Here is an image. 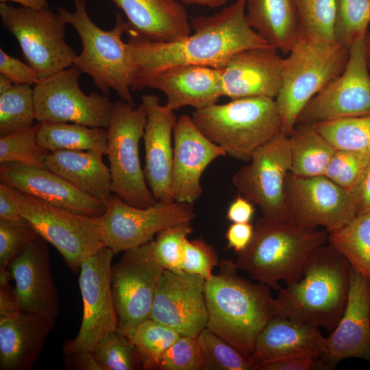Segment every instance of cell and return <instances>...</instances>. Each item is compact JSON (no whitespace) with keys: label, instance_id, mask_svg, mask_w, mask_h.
I'll return each instance as SVG.
<instances>
[{"label":"cell","instance_id":"6da1fadb","mask_svg":"<svg viewBox=\"0 0 370 370\" xmlns=\"http://www.w3.org/2000/svg\"><path fill=\"white\" fill-rule=\"evenodd\" d=\"M246 2L235 0L213 15L193 18L194 33L178 40H151L130 28L126 42L133 67L132 91L148 87L158 73L170 67L199 64L222 69L238 51L270 47L249 25Z\"/></svg>","mask_w":370,"mask_h":370},{"label":"cell","instance_id":"7a4b0ae2","mask_svg":"<svg viewBox=\"0 0 370 370\" xmlns=\"http://www.w3.org/2000/svg\"><path fill=\"white\" fill-rule=\"evenodd\" d=\"M350 268L346 258L329 243L316 248L308 256L301 278L281 288L273 299V316L331 332L345 308Z\"/></svg>","mask_w":370,"mask_h":370},{"label":"cell","instance_id":"3957f363","mask_svg":"<svg viewBox=\"0 0 370 370\" xmlns=\"http://www.w3.org/2000/svg\"><path fill=\"white\" fill-rule=\"evenodd\" d=\"M232 259H222L217 274L206 280V328L250 358L255 341L273 317L269 286L237 273Z\"/></svg>","mask_w":370,"mask_h":370},{"label":"cell","instance_id":"277c9868","mask_svg":"<svg viewBox=\"0 0 370 370\" xmlns=\"http://www.w3.org/2000/svg\"><path fill=\"white\" fill-rule=\"evenodd\" d=\"M328 234L325 230L262 217L254 225L249 244L237 254L234 262L254 280L278 291L282 288L279 281L289 284L301 278L308 256L325 244Z\"/></svg>","mask_w":370,"mask_h":370},{"label":"cell","instance_id":"5b68a950","mask_svg":"<svg viewBox=\"0 0 370 370\" xmlns=\"http://www.w3.org/2000/svg\"><path fill=\"white\" fill-rule=\"evenodd\" d=\"M74 10L64 7L56 8L63 20L76 30L81 40L82 50L77 55L73 65L92 79L95 86L105 95L112 89L120 99L136 106L131 93L133 73L127 42L122 36L130 25L123 16L116 14L114 27L104 30L92 20L86 0H73Z\"/></svg>","mask_w":370,"mask_h":370},{"label":"cell","instance_id":"8992f818","mask_svg":"<svg viewBox=\"0 0 370 370\" xmlns=\"http://www.w3.org/2000/svg\"><path fill=\"white\" fill-rule=\"evenodd\" d=\"M192 119L199 130L230 157L249 161L258 148L282 131L275 99L265 97L232 99L195 110Z\"/></svg>","mask_w":370,"mask_h":370},{"label":"cell","instance_id":"52a82bcc","mask_svg":"<svg viewBox=\"0 0 370 370\" xmlns=\"http://www.w3.org/2000/svg\"><path fill=\"white\" fill-rule=\"evenodd\" d=\"M349 50L334 40L301 35L284 58L282 85L275 98L286 136L307 103L344 71Z\"/></svg>","mask_w":370,"mask_h":370},{"label":"cell","instance_id":"ba28073f","mask_svg":"<svg viewBox=\"0 0 370 370\" xmlns=\"http://www.w3.org/2000/svg\"><path fill=\"white\" fill-rule=\"evenodd\" d=\"M147 121V110L142 102L136 107L119 99L113 102L107 129L106 156L110 163L112 193L141 208L157 202L147 186L139 157V143Z\"/></svg>","mask_w":370,"mask_h":370},{"label":"cell","instance_id":"9c48e42d","mask_svg":"<svg viewBox=\"0 0 370 370\" xmlns=\"http://www.w3.org/2000/svg\"><path fill=\"white\" fill-rule=\"evenodd\" d=\"M0 17L41 80L73 65L77 55L65 40L67 24L58 12L0 3Z\"/></svg>","mask_w":370,"mask_h":370},{"label":"cell","instance_id":"30bf717a","mask_svg":"<svg viewBox=\"0 0 370 370\" xmlns=\"http://www.w3.org/2000/svg\"><path fill=\"white\" fill-rule=\"evenodd\" d=\"M21 216L62 255L73 273L105 245L99 218L73 213L17 190Z\"/></svg>","mask_w":370,"mask_h":370},{"label":"cell","instance_id":"8fae6325","mask_svg":"<svg viewBox=\"0 0 370 370\" xmlns=\"http://www.w3.org/2000/svg\"><path fill=\"white\" fill-rule=\"evenodd\" d=\"M164 271L153 256L151 241L124 251L119 261L112 265L110 285L119 334L130 338L136 328L150 318Z\"/></svg>","mask_w":370,"mask_h":370},{"label":"cell","instance_id":"7c38bea8","mask_svg":"<svg viewBox=\"0 0 370 370\" xmlns=\"http://www.w3.org/2000/svg\"><path fill=\"white\" fill-rule=\"evenodd\" d=\"M196 217L193 204L157 201L147 208L134 207L112 195L105 213L99 218L105 246L115 254L146 244L162 230L191 222Z\"/></svg>","mask_w":370,"mask_h":370},{"label":"cell","instance_id":"4fadbf2b","mask_svg":"<svg viewBox=\"0 0 370 370\" xmlns=\"http://www.w3.org/2000/svg\"><path fill=\"white\" fill-rule=\"evenodd\" d=\"M82 72L74 66L63 69L34 86L36 120L39 123H74L108 129L113 102L108 95H86L79 79Z\"/></svg>","mask_w":370,"mask_h":370},{"label":"cell","instance_id":"5bb4252c","mask_svg":"<svg viewBox=\"0 0 370 370\" xmlns=\"http://www.w3.org/2000/svg\"><path fill=\"white\" fill-rule=\"evenodd\" d=\"M286 221L328 232L342 227L356 215L353 194L325 175L304 177L289 172L284 184Z\"/></svg>","mask_w":370,"mask_h":370},{"label":"cell","instance_id":"9a60e30c","mask_svg":"<svg viewBox=\"0 0 370 370\" xmlns=\"http://www.w3.org/2000/svg\"><path fill=\"white\" fill-rule=\"evenodd\" d=\"M114 254L104 246L81 264L79 286L83 302L82 319L76 336L64 343V356L92 352L108 332L116 330L118 320L110 285Z\"/></svg>","mask_w":370,"mask_h":370},{"label":"cell","instance_id":"2e32d148","mask_svg":"<svg viewBox=\"0 0 370 370\" xmlns=\"http://www.w3.org/2000/svg\"><path fill=\"white\" fill-rule=\"evenodd\" d=\"M232 182L238 194L256 205L262 217L286 221L284 184L291 169L288 136L280 132L252 153Z\"/></svg>","mask_w":370,"mask_h":370},{"label":"cell","instance_id":"e0dca14e","mask_svg":"<svg viewBox=\"0 0 370 370\" xmlns=\"http://www.w3.org/2000/svg\"><path fill=\"white\" fill-rule=\"evenodd\" d=\"M365 39L360 38L351 46L343 72L307 103L296 124L314 125L370 114V75Z\"/></svg>","mask_w":370,"mask_h":370},{"label":"cell","instance_id":"ac0fdd59","mask_svg":"<svg viewBox=\"0 0 370 370\" xmlns=\"http://www.w3.org/2000/svg\"><path fill=\"white\" fill-rule=\"evenodd\" d=\"M206 280L184 271H163L158 281L150 318L182 336L197 337L207 326Z\"/></svg>","mask_w":370,"mask_h":370},{"label":"cell","instance_id":"d6986e66","mask_svg":"<svg viewBox=\"0 0 370 370\" xmlns=\"http://www.w3.org/2000/svg\"><path fill=\"white\" fill-rule=\"evenodd\" d=\"M319 358L325 370L349 358L370 362V280L352 267L345 308L330 335L322 337Z\"/></svg>","mask_w":370,"mask_h":370},{"label":"cell","instance_id":"ffe728a7","mask_svg":"<svg viewBox=\"0 0 370 370\" xmlns=\"http://www.w3.org/2000/svg\"><path fill=\"white\" fill-rule=\"evenodd\" d=\"M172 193L174 201L193 204L202 195L201 177L215 159L226 156L206 137L192 117L181 115L173 129Z\"/></svg>","mask_w":370,"mask_h":370},{"label":"cell","instance_id":"44dd1931","mask_svg":"<svg viewBox=\"0 0 370 370\" xmlns=\"http://www.w3.org/2000/svg\"><path fill=\"white\" fill-rule=\"evenodd\" d=\"M0 180L18 191L73 213L99 218L108 204L90 197L47 168L0 164Z\"/></svg>","mask_w":370,"mask_h":370},{"label":"cell","instance_id":"7402d4cb","mask_svg":"<svg viewBox=\"0 0 370 370\" xmlns=\"http://www.w3.org/2000/svg\"><path fill=\"white\" fill-rule=\"evenodd\" d=\"M141 102L147 113L143 134L145 177L156 201L173 202L171 136L177 119L175 111L161 104L155 95H143Z\"/></svg>","mask_w":370,"mask_h":370},{"label":"cell","instance_id":"603a6c76","mask_svg":"<svg viewBox=\"0 0 370 370\" xmlns=\"http://www.w3.org/2000/svg\"><path fill=\"white\" fill-rule=\"evenodd\" d=\"M283 62L278 51L271 46L234 53L221 69L223 97L275 99L282 85Z\"/></svg>","mask_w":370,"mask_h":370},{"label":"cell","instance_id":"cb8c5ba5","mask_svg":"<svg viewBox=\"0 0 370 370\" xmlns=\"http://www.w3.org/2000/svg\"><path fill=\"white\" fill-rule=\"evenodd\" d=\"M47 243L37 236L13 260L10 270L20 310L56 317L59 313V299Z\"/></svg>","mask_w":370,"mask_h":370},{"label":"cell","instance_id":"d4e9b609","mask_svg":"<svg viewBox=\"0 0 370 370\" xmlns=\"http://www.w3.org/2000/svg\"><path fill=\"white\" fill-rule=\"evenodd\" d=\"M221 73V69L204 65H179L161 71L148 87L163 92L165 105L173 111L186 106L199 110L223 97Z\"/></svg>","mask_w":370,"mask_h":370},{"label":"cell","instance_id":"484cf974","mask_svg":"<svg viewBox=\"0 0 370 370\" xmlns=\"http://www.w3.org/2000/svg\"><path fill=\"white\" fill-rule=\"evenodd\" d=\"M54 325L55 317L39 312L0 319V369H31Z\"/></svg>","mask_w":370,"mask_h":370},{"label":"cell","instance_id":"4316f807","mask_svg":"<svg viewBox=\"0 0 370 370\" xmlns=\"http://www.w3.org/2000/svg\"><path fill=\"white\" fill-rule=\"evenodd\" d=\"M322 337L317 326L273 316L258 336L250 359L258 370L264 364L287 358L319 357Z\"/></svg>","mask_w":370,"mask_h":370},{"label":"cell","instance_id":"83f0119b","mask_svg":"<svg viewBox=\"0 0 370 370\" xmlns=\"http://www.w3.org/2000/svg\"><path fill=\"white\" fill-rule=\"evenodd\" d=\"M121 9L130 28L153 41L171 42L190 34L183 5L177 0H110Z\"/></svg>","mask_w":370,"mask_h":370},{"label":"cell","instance_id":"f1b7e54d","mask_svg":"<svg viewBox=\"0 0 370 370\" xmlns=\"http://www.w3.org/2000/svg\"><path fill=\"white\" fill-rule=\"evenodd\" d=\"M98 151L57 150L48 153L46 168L82 193L108 204L111 174Z\"/></svg>","mask_w":370,"mask_h":370},{"label":"cell","instance_id":"f546056e","mask_svg":"<svg viewBox=\"0 0 370 370\" xmlns=\"http://www.w3.org/2000/svg\"><path fill=\"white\" fill-rule=\"evenodd\" d=\"M249 25L270 46L288 54L300 32L293 0H247Z\"/></svg>","mask_w":370,"mask_h":370},{"label":"cell","instance_id":"4dcf8cb0","mask_svg":"<svg viewBox=\"0 0 370 370\" xmlns=\"http://www.w3.org/2000/svg\"><path fill=\"white\" fill-rule=\"evenodd\" d=\"M288 140L291 173L304 177L324 175L336 149L314 125L296 124Z\"/></svg>","mask_w":370,"mask_h":370},{"label":"cell","instance_id":"1f68e13d","mask_svg":"<svg viewBox=\"0 0 370 370\" xmlns=\"http://www.w3.org/2000/svg\"><path fill=\"white\" fill-rule=\"evenodd\" d=\"M108 130L74 123H40L38 144L48 151L57 150L98 151L107 149Z\"/></svg>","mask_w":370,"mask_h":370},{"label":"cell","instance_id":"d6a6232c","mask_svg":"<svg viewBox=\"0 0 370 370\" xmlns=\"http://www.w3.org/2000/svg\"><path fill=\"white\" fill-rule=\"evenodd\" d=\"M328 242L356 271L370 280V212L357 214L328 234Z\"/></svg>","mask_w":370,"mask_h":370},{"label":"cell","instance_id":"836d02e7","mask_svg":"<svg viewBox=\"0 0 370 370\" xmlns=\"http://www.w3.org/2000/svg\"><path fill=\"white\" fill-rule=\"evenodd\" d=\"M336 150L370 153V114L314 125Z\"/></svg>","mask_w":370,"mask_h":370},{"label":"cell","instance_id":"e575fe53","mask_svg":"<svg viewBox=\"0 0 370 370\" xmlns=\"http://www.w3.org/2000/svg\"><path fill=\"white\" fill-rule=\"evenodd\" d=\"M34 90L29 84H14L0 94V136L34 125Z\"/></svg>","mask_w":370,"mask_h":370},{"label":"cell","instance_id":"d590c367","mask_svg":"<svg viewBox=\"0 0 370 370\" xmlns=\"http://www.w3.org/2000/svg\"><path fill=\"white\" fill-rule=\"evenodd\" d=\"M182 335L151 318L141 323L130 338L137 348L145 370L158 369L165 352Z\"/></svg>","mask_w":370,"mask_h":370},{"label":"cell","instance_id":"8d00e7d4","mask_svg":"<svg viewBox=\"0 0 370 370\" xmlns=\"http://www.w3.org/2000/svg\"><path fill=\"white\" fill-rule=\"evenodd\" d=\"M40 123L14 133L0 136V162H15L39 168H46L49 153L37 141Z\"/></svg>","mask_w":370,"mask_h":370},{"label":"cell","instance_id":"74e56055","mask_svg":"<svg viewBox=\"0 0 370 370\" xmlns=\"http://www.w3.org/2000/svg\"><path fill=\"white\" fill-rule=\"evenodd\" d=\"M100 370H145L143 359L131 340L116 330L108 332L92 351Z\"/></svg>","mask_w":370,"mask_h":370},{"label":"cell","instance_id":"f35d334b","mask_svg":"<svg viewBox=\"0 0 370 370\" xmlns=\"http://www.w3.org/2000/svg\"><path fill=\"white\" fill-rule=\"evenodd\" d=\"M203 370H256L250 358L206 328L197 337Z\"/></svg>","mask_w":370,"mask_h":370},{"label":"cell","instance_id":"ab89813d","mask_svg":"<svg viewBox=\"0 0 370 370\" xmlns=\"http://www.w3.org/2000/svg\"><path fill=\"white\" fill-rule=\"evenodd\" d=\"M370 24V0H337L334 40L349 50L358 39L365 38Z\"/></svg>","mask_w":370,"mask_h":370},{"label":"cell","instance_id":"60d3db41","mask_svg":"<svg viewBox=\"0 0 370 370\" xmlns=\"http://www.w3.org/2000/svg\"><path fill=\"white\" fill-rule=\"evenodd\" d=\"M300 35L334 40L337 0H293Z\"/></svg>","mask_w":370,"mask_h":370},{"label":"cell","instance_id":"b9f144b4","mask_svg":"<svg viewBox=\"0 0 370 370\" xmlns=\"http://www.w3.org/2000/svg\"><path fill=\"white\" fill-rule=\"evenodd\" d=\"M193 230L190 222L183 223L162 230L151 241L153 256L165 270L183 271L184 245Z\"/></svg>","mask_w":370,"mask_h":370},{"label":"cell","instance_id":"7bdbcfd3","mask_svg":"<svg viewBox=\"0 0 370 370\" xmlns=\"http://www.w3.org/2000/svg\"><path fill=\"white\" fill-rule=\"evenodd\" d=\"M370 165V153L336 150L324 175L352 191Z\"/></svg>","mask_w":370,"mask_h":370},{"label":"cell","instance_id":"ee69618b","mask_svg":"<svg viewBox=\"0 0 370 370\" xmlns=\"http://www.w3.org/2000/svg\"><path fill=\"white\" fill-rule=\"evenodd\" d=\"M38 236L23 217L0 219V270L10 269L13 260Z\"/></svg>","mask_w":370,"mask_h":370},{"label":"cell","instance_id":"f6af8a7d","mask_svg":"<svg viewBox=\"0 0 370 370\" xmlns=\"http://www.w3.org/2000/svg\"><path fill=\"white\" fill-rule=\"evenodd\" d=\"M203 358L197 337L180 336L165 352L159 370H203Z\"/></svg>","mask_w":370,"mask_h":370},{"label":"cell","instance_id":"bcb514c9","mask_svg":"<svg viewBox=\"0 0 370 370\" xmlns=\"http://www.w3.org/2000/svg\"><path fill=\"white\" fill-rule=\"evenodd\" d=\"M218 264L217 254L201 238L186 240L183 254V271L200 275L206 280L213 275L212 270Z\"/></svg>","mask_w":370,"mask_h":370},{"label":"cell","instance_id":"7dc6e473","mask_svg":"<svg viewBox=\"0 0 370 370\" xmlns=\"http://www.w3.org/2000/svg\"><path fill=\"white\" fill-rule=\"evenodd\" d=\"M0 73L8 77L14 84L36 86L41 81L38 73L30 65L8 55L1 48Z\"/></svg>","mask_w":370,"mask_h":370},{"label":"cell","instance_id":"c3c4849f","mask_svg":"<svg viewBox=\"0 0 370 370\" xmlns=\"http://www.w3.org/2000/svg\"><path fill=\"white\" fill-rule=\"evenodd\" d=\"M258 370H325V368L319 357L302 356L269 362Z\"/></svg>","mask_w":370,"mask_h":370},{"label":"cell","instance_id":"681fc988","mask_svg":"<svg viewBox=\"0 0 370 370\" xmlns=\"http://www.w3.org/2000/svg\"><path fill=\"white\" fill-rule=\"evenodd\" d=\"M254 228L249 223H232L225 234L227 249H232L236 254L243 251L252 238Z\"/></svg>","mask_w":370,"mask_h":370},{"label":"cell","instance_id":"f907efd6","mask_svg":"<svg viewBox=\"0 0 370 370\" xmlns=\"http://www.w3.org/2000/svg\"><path fill=\"white\" fill-rule=\"evenodd\" d=\"M22 217L17 190L10 186L0 184V219L14 220Z\"/></svg>","mask_w":370,"mask_h":370},{"label":"cell","instance_id":"816d5d0a","mask_svg":"<svg viewBox=\"0 0 370 370\" xmlns=\"http://www.w3.org/2000/svg\"><path fill=\"white\" fill-rule=\"evenodd\" d=\"M254 204L238 194L230 204L226 218L232 223H249L254 214Z\"/></svg>","mask_w":370,"mask_h":370},{"label":"cell","instance_id":"f5cc1de1","mask_svg":"<svg viewBox=\"0 0 370 370\" xmlns=\"http://www.w3.org/2000/svg\"><path fill=\"white\" fill-rule=\"evenodd\" d=\"M351 192L355 200L357 214L370 212V165Z\"/></svg>","mask_w":370,"mask_h":370},{"label":"cell","instance_id":"db71d44e","mask_svg":"<svg viewBox=\"0 0 370 370\" xmlns=\"http://www.w3.org/2000/svg\"><path fill=\"white\" fill-rule=\"evenodd\" d=\"M21 311L14 287L9 282L0 284V319L10 317Z\"/></svg>","mask_w":370,"mask_h":370},{"label":"cell","instance_id":"11a10c76","mask_svg":"<svg viewBox=\"0 0 370 370\" xmlns=\"http://www.w3.org/2000/svg\"><path fill=\"white\" fill-rule=\"evenodd\" d=\"M64 356L67 369L100 370L91 352H78Z\"/></svg>","mask_w":370,"mask_h":370},{"label":"cell","instance_id":"9f6ffc18","mask_svg":"<svg viewBox=\"0 0 370 370\" xmlns=\"http://www.w3.org/2000/svg\"><path fill=\"white\" fill-rule=\"evenodd\" d=\"M0 1L1 3L12 1L20 4L22 7L33 10L49 8L48 0H0Z\"/></svg>","mask_w":370,"mask_h":370},{"label":"cell","instance_id":"6f0895ef","mask_svg":"<svg viewBox=\"0 0 370 370\" xmlns=\"http://www.w3.org/2000/svg\"><path fill=\"white\" fill-rule=\"evenodd\" d=\"M182 3L193 4L210 8H217L224 5L228 0H177Z\"/></svg>","mask_w":370,"mask_h":370},{"label":"cell","instance_id":"680465c9","mask_svg":"<svg viewBox=\"0 0 370 370\" xmlns=\"http://www.w3.org/2000/svg\"><path fill=\"white\" fill-rule=\"evenodd\" d=\"M13 86L14 84L8 77L3 74H0V94L8 91Z\"/></svg>","mask_w":370,"mask_h":370},{"label":"cell","instance_id":"91938a15","mask_svg":"<svg viewBox=\"0 0 370 370\" xmlns=\"http://www.w3.org/2000/svg\"><path fill=\"white\" fill-rule=\"evenodd\" d=\"M365 55L368 64L369 69L370 71V32H368L365 39Z\"/></svg>","mask_w":370,"mask_h":370}]
</instances>
